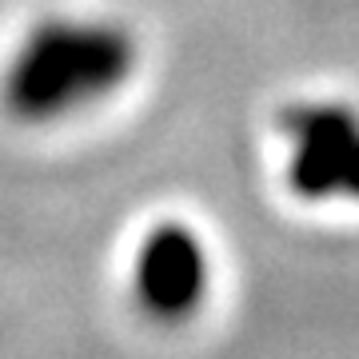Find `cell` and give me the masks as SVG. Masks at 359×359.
I'll return each instance as SVG.
<instances>
[{"label":"cell","instance_id":"2","mask_svg":"<svg viewBox=\"0 0 359 359\" xmlns=\"http://www.w3.org/2000/svg\"><path fill=\"white\" fill-rule=\"evenodd\" d=\"M292 136V180L304 200H359V116L344 104H295L283 116Z\"/></svg>","mask_w":359,"mask_h":359},{"label":"cell","instance_id":"3","mask_svg":"<svg viewBox=\"0 0 359 359\" xmlns=\"http://www.w3.org/2000/svg\"><path fill=\"white\" fill-rule=\"evenodd\" d=\"M208 283V259L196 231L184 224H160L148 231L136 256V295L160 320H180L200 304Z\"/></svg>","mask_w":359,"mask_h":359},{"label":"cell","instance_id":"1","mask_svg":"<svg viewBox=\"0 0 359 359\" xmlns=\"http://www.w3.org/2000/svg\"><path fill=\"white\" fill-rule=\"evenodd\" d=\"M136 40L112 20H44L4 72L8 112L32 124L72 116L132 76Z\"/></svg>","mask_w":359,"mask_h":359}]
</instances>
